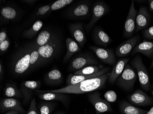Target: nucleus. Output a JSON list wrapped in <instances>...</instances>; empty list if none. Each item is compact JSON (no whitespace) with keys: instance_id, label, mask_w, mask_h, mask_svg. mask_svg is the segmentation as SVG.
Returning <instances> with one entry per match:
<instances>
[{"instance_id":"obj_34","label":"nucleus","mask_w":153,"mask_h":114,"mask_svg":"<svg viewBox=\"0 0 153 114\" xmlns=\"http://www.w3.org/2000/svg\"><path fill=\"white\" fill-rule=\"evenodd\" d=\"M104 97L107 101L113 103L117 101V95L115 91L110 90L107 91L105 93Z\"/></svg>"},{"instance_id":"obj_8","label":"nucleus","mask_w":153,"mask_h":114,"mask_svg":"<svg viewBox=\"0 0 153 114\" xmlns=\"http://www.w3.org/2000/svg\"><path fill=\"white\" fill-rule=\"evenodd\" d=\"M109 10L107 4L103 1H97L95 3L92 9L91 18L86 26V29L89 30L100 19L108 13Z\"/></svg>"},{"instance_id":"obj_13","label":"nucleus","mask_w":153,"mask_h":114,"mask_svg":"<svg viewBox=\"0 0 153 114\" xmlns=\"http://www.w3.org/2000/svg\"><path fill=\"white\" fill-rule=\"evenodd\" d=\"M140 40V36L136 35L128 40L124 41L116 48L115 54L120 58L127 56L134 49Z\"/></svg>"},{"instance_id":"obj_26","label":"nucleus","mask_w":153,"mask_h":114,"mask_svg":"<svg viewBox=\"0 0 153 114\" xmlns=\"http://www.w3.org/2000/svg\"><path fill=\"white\" fill-rule=\"evenodd\" d=\"M4 96L10 98H23V95L20 90L18 89L16 85L13 84L6 85L4 89Z\"/></svg>"},{"instance_id":"obj_1","label":"nucleus","mask_w":153,"mask_h":114,"mask_svg":"<svg viewBox=\"0 0 153 114\" xmlns=\"http://www.w3.org/2000/svg\"><path fill=\"white\" fill-rule=\"evenodd\" d=\"M110 74V72L98 77L80 82L76 85H69L64 88L51 90H36L35 92L37 94L45 92L58 93L67 94H85L103 88L108 79Z\"/></svg>"},{"instance_id":"obj_24","label":"nucleus","mask_w":153,"mask_h":114,"mask_svg":"<svg viewBox=\"0 0 153 114\" xmlns=\"http://www.w3.org/2000/svg\"><path fill=\"white\" fill-rule=\"evenodd\" d=\"M66 45L67 49V54L63 59L65 61L69 60L74 54L79 52L81 50L78 43L70 38L66 39Z\"/></svg>"},{"instance_id":"obj_2","label":"nucleus","mask_w":153,"mask_h":114,"mask_svg":"<svg viewBox=\"0 0 153 114\" xmlns=\"http://www.w3.org/2000/svg\"><path fill=\"white\" fill-rule=\"evenodd\" d=\"M131 64L136 69L141 87L143 90L146 91L152 90V86L150 84L149 75L146 68L143 64L141 56L140 55H136L131 60Z\"/></svg>"},{"instance_id":"obj_35","label":"nucleus","mask_w":153,"mask_h":114,"mask_svg":"<svg viewBox=\"0 0 153 114\" xmlns=\"http://www.w3.org/2000/svg\"><path fill=\"white\" fill-rule=\"evenodd\" d=\"M26 114H40L37 108L36 102L34 98L31 99L29 110Z\"/></svg>"},{"instance_id":"obj_10","label":"nucleus","mask_w":153,"mask_h":114,"mask_svg":"<svg viewBox=\"0 0 153 114\" xmlns=\"http://www.w3.org/2000/svg\"><path fill=\"white\" fill-rule=\"evenodd\" d=\"M40 82L34 80H27L22 82L20 91L23 95V103L27 104L32 99L33 92L40 87Z\"/></svg>"},{"instance_id":"obj_27","label":"nucleus","mask_w":153,"mask_h":114,"mask_svg":"<svg viewBox=\"0 0 153 114\" xmlns=\"http://www.w3.org/2000/svg\"><path fill=\"white\" fill-rule=\"evenodd\" d=\"M1 18L6 21L15 19L18 15V11L13 7L7 6L2 7L1 10Z\"/></svg>"},{"instance_id":"obj_33","label":"nucleus","mask_w":153,"mask_h":114,"mask_svg":"<svg viewBox=\"0 0 153 114\" xmlns=\"http://www.w3.org/2000/svg\"><path fill=\"white\" fill-rule=\"evenodd\" d=\"M74 1L73 0H58L55 1L51 6V11L60 10L66 6L69 5Z\"/></svg>"},{"instance_id":"obj_36","label":"nucleus","mask_w":153,"mask_h":114,"mask_svg":"<svg viewBox=\"0 0 153 114\" xmlns=\"http://www.w3.org/2000/svg\"><path fill=\"white\" fill-rule=\"evenodd\" d=\"M51 11V6L49 5H45L42 7H40L38 9L36 16L38 17H40L45 15L48 12Z\"/></svg>"},{"instance_id":"obj_32","label":"nucleus","mask_w":153,"mask_h":114,"mask_svg":"<svg viewBox=\"0 0 153 114\" xmlns=\"http://www.w3.org/2000/svg\"><path fill=\"white\" fill-rule=\"evenodd\" d=\"M39 114H51L54 109V105L51 102H43L39 106Z\"/></svg>"},{"instance_id":"obj_14","label":"nucleus","mask_w":153,"mask_h":114,"mask_svg":"<svg viewBox=\"0 0 153 114\" xmlns=\"http://www.w3.org/2000/svg\"><path fill=\"white\" fill-rule=\"evenodd\" d=\"M98 64L99 62L91 56L83 55L76 57L72 61L70 68L77 71L88 66L95 65Z\"/></svg>"},{"instance_id":"obj_15","label":"nucleus","mask_w":153,"mask_h":114,"mask_svg":"<svg viewBox=\"0 0 153 114\" xmlns=\"http://www.w3.org/2000/svg\"><path fill=\"white\" fill-rule=\"evenodd\" d=\"M0 109L1 112L16 110L21 114H25V110L23 108L20 101L15 98H7L1 99L0 102Z\"/></svg>"},{"instance_id":"obj_37","label":"nucleus","mask_w":153,"mask_h":114,"mask_svg":"<svg viewBox=\"0 0 153 114\" xmlns=\"http://www.w3.org/2000/svg\"><path fill=\"white\" fill-rule=\"evenodd\" d=\"M143 35L145 39L147 40L153 39V26L144 30Z\"/></svg>"},{"instance_id":"obj_21","label":"nucleus","mask_w":153,"mask_h":114,"mask_svg":"<svg viewBox=\"0 0 153 114\" xmlns=\"http://www.w3.org/2000/svg\"><path fill=\"white\" fill-rule=\"evenodd\" d=\"M137 53H141L149 58H151L153 55V42L143 40L133 49L132 54Z\"/></svg>"},{"instance_id":"obj_12","label":"nucleus","mask_w":153,"mask_h":114,"mask_svg":"<svg viewBox=\"0 0 153 114\" xmlns=\"http://www.w3.org/2000/svg\"><path fill=\"white\" fill-rule=\"evenodd\" d=\"M128 100L131 104L137 106H148L153 104V97L139 89L130 95Z\"/></svg>"},{"instance_id":"obj_20","label":"nucleus","mask_w":153,"mask_h":114,"mask_svg":"<svg viewBox=\"0 0 153 114\" xmlns=\"http://www.w3.org/2000/svg\"><path fill=\"white\" fill-rule=\"evenodd\" d=\"M93 38L97 45L102 47H107L112 41L109 35L102 29L99 27H96L94 30Z\"/></svg>"},{"instance_id":"obj_22","label":"nucleus","mask_w":153,"mask_h":114,"mask_svg":"<svg viewBox=\"0 0 153 114\" xmlns=\"http://www.w3.org/2000/svg\"><path fill=\"white\" fill-rule=\"evenodd\" d=\"M38 97L45 101H58L64 104L67 103L68 97L67 94L58 93L45 92L38 93Z\"/></svg>"},{"instance_id":"obj_5","label":"nucleus","mask_w":153,"mask_h":114,"mask_svg":"<svg viewBox=\"0 0 153 114\" xmlns=\"http://www.w3.org/2000/svg\"><path fill=\"white\" fill-rule=\"evenodd\" d=\"M59 46V40L54 34L52 38L47 44L38 47V51L42 60V65L52 58L57 51Z\"/></svg>"},{"instance_id":"obj_42","label":"nucleus","mask_w":153,"mask_h":114,"mask_svg":"<svg viewBox=\"0 0 153 114\" xmlns=\"http://www.w3.org/2000/svg\"><path fill=\"white\" fill-rule=\"evenodd\" d=\"M22 1L27 3V4H30V5H31V4L35 3L36 1Z\"/></svg>"},{"instance_id":"obj_6","label":"nucleus","mask_w":153,"mask_h":114,"mask_svg":"<svg viewBox=\"0 0 153 114\" xmlns=\"http://www.w3.org/2000/svg\"><path fill=\"white\" fill-rule=\"evenodd\" d=\"M137 13L135 7L134 1H132L124 26L123 35L126 38H131L136 31Z\"/></svg>"},{"instance_id":"obj_7","label":"nucleus","mask_w":153,"mask_h":114,"mask_svg":"<svg viewBox=\"0 0 153 114\" xmlns=\"http://www.w3.org/2000/svg\"><path fill=\"white\" fill-rule=\"evenodd\" d=\"M100 94L98 92L89 94L88 96L89 102L93 105L96 110V114L113 111L109 102L100 98Z\"/></svg>"},{"instance_id":"obj_46","label":"nucleus","mask_w":153,"mask_h":114,"mask_svg":"<svg viewBox=\"0 0 153 114\" xmlns=\"http://www.w3.org/2000/svg\"><path fill=\"white\" fill-rule=\"evenodd\" d=\"M55 114H65L64 113H62V112H57V113H55Z\"/></svg>"},{"instance_id":"obj_43","label":"nucleus","mask_w":153,"mask_h":114,"mask_svg":"<svg viewBox=\"0 0 153 114\" xmlns=\"http://www.w3.org/2000/svg\"><path fill=\"white\" fill-rule=\"evenodd\" d=\"M3 67L2 66V64L1 63L0 64V76H1V79H2V75H3Z\"/></svg>"},{"instance_id":"obj_44","label":"nucleus","mask_w":153,"mask_h":114,"mask_svg":"<svg viewBox=\"0 0 153 114\" xmlns=\"http://www.w3.org/2000/svg\"><path fill=\"white\" fill-rule=\"evenodd\" d=\"M153 94V91L152 92ZM146 114H153V105L152 106V108L150 109V110L149 111H148L147 113Z\"/></svg>"},{"instance_id":"obj_28","label":"nucleus","mask_w":153,"mask_h":114,"mask_svg":"<svg viewBox=\"0 0 153 114\" xmlns=\"http://www.w3.org/2000/svg\"><path fill=\"white\" fill-rule=\"evenodd\" d=\"M53 35L54 34H52L51 32L47 30L42 31L39 34L34 46L39 47L45 45L50 41Z\"/></svg>"},{"instance_id":"obj_18","label":"nucleus","mask_w":153,"mask_h":114,"mask_svg":"<svg viewBox=\"0 0 153 114\" xmlns=\"http://www.w3.org/2000/svg\"><path fill=\"white\" fill-rule=\"evenodd\" d=\"M150 18L147 9L145 7H141L137 15L136 32H137L147 27L150 22Z\"/></svg>"},{"instance_id":"obj_11","label":"nucleus","mask_w":153,"mask_h":114,"mask_svg":"<svg viewBox=\"0 0 153 114\" xmlns=\"http://www.w3.org/2000/svg\"><path fill=\"white\" fill-rule=\"evenodd\" d=\"M96 56L104 63L113 65L116 63V58L112 49H104L95 46H90Z\"/></svg>"},{"instance_id":"obj_41","label":"nucleus","mask_w":153,"mask_h":114,"mask_svg":"<svg viewBox=\"0 0 153 114\" xmlns=\"http://www.w3.org/2000/svg\"><path fill=\"white\" fill-rule=\"evenodd\" d=\"M20 113L19 111H16V110H10L7 112L6 114H20Z\"/></svg>"},{"instance_id":"obj_39","label":"nucleus","mask_w":153,"mask_h":114,"mask_svg":"<svg viewBox=\"0 0 153 114\" xmlns=\"http://www.w3.org/2000/svg\"><path fill=\"white\" fill-rule=\"evenodd\" d=\"M7 39H8V38L7 32L4 30L1 31L0 32V43Z\"/></svg>"},{"instance_id":"obj_25","label":"nucleus","mask_w":153,"mask_h":114,"mask_svg":"<svg viewBox=\"0 0 153 114\" xmlns=\"http://www.w3.org/2000/svg\"><path fill=\"white\" fill-rule=\"evenodd\" d=\"M63 79L62 74L60 70L54 69L50 71L45 77V82L48 85H54L59 84Z\"/></svg>"},{"instance_id":"obj_17","label":"nucleus","mask_w":153,"mask_h":114,"mask_svg":"<svg viewBox=\"0 0 153 114\" xmlns=\"http://www.w3.org/2000/svg\"><path fill=\"white\" fill-rule=\"evenodd\" d=\"M69 29L76 42L78 43L80 47H83L87 39L82 24L80 23L71 24L69 25Z\"/></svg>"},{"instance_id":"obj_9","label":"nucleus","mask_w":153,"mask_h":114,"mask_svg":"<svg viewBox=\"0 0 153 114\" xmlns=\"http://www.w3.org/2000/svg\"><path fill=\"white\" fill-rule=\"evenodd\" d=\"M90 12V5L88 1H83L72 7L68 11L69 18L72 19H80L87 17Z\"/></svg>"},{"instance_id":"obj_3","label":"nucleus","mask_w":153,"mask_h":114,"mask_svg":"<svg viewBox=\"0 0 153 114\" xmlns=\"http://www.w3.org/2000/svg\"><path fill=\"white\" fill-rule=\"evenodd\" d=\"M137 77L136 71L127 64L122 74L116 80V84L124 90L129 91L134 89Z\"/></svg>"},{"instance_id":"obj_4","label":"nucleus","mask_w":153,"mask_h":114,"mask_svg":"<svg viewBox=\"0 0 153 114\" xmlns=\"http://www.w3.org/2000/svg\"><path fill=\"white\" fill-rule=\"evenodd\" d=\"M31 48L26 49L20 55L13 63V70L15 74L25 73L30 67V53Z\"/></svg>"},{"instance_id":"obj_16","label":"nucleus","mask_w":153,"mask_h":114,"mask_svg":"<svg viewBox=\"0 0 153 114\" xmlns=\"http://www.w3.org/2000/svg\"><path fill=\"white\" fill-rule=\"evenodd\" d=\"M110 68L105 67L100 70L96 73L90 75H75L74 74H70L68 76L67 79V84L68 86L72 85H76L80 82L88 79H91L92 78L98 77L102 74L110 72Z\"/></svg>"},{"instance_id":"obj_19","label":"nucleus","mask_w":153,"mask_h":114,"mask_svg":"<svg viewBox=\"0 0 153 114\" xmlns=\"http://www.w3.org/2000/svg\"><path fill=\"white\" fill-rule=\"evenodd\" d=\"M130 59H120L118 60L115 65L113 67L112 71L110 72V76L108 78V82L111 84L116 82L118 78L122 74L125 67L128 62Z\"/></svg>"},{"instance_id":"obj_45","label":"nucleus","mask_w":153,"mask_h":114,"mask_svg":"<svg viewBox=\"0 0 153 114\" xmlns=\"http://www.w3.org/2000/svg\"><path fill=\"white\" fill-rule=\"evenodd\" d=\"M150 69H152V68H153V59H152V62H151V65H150Z\"/></svg>"},{"instance_id":"obj_29","label":"nucleus","mask_w":153,"mask_h":114,"mask_svg":"<svg viewBox=\"0 0 153 114\" xmlns=\"http://www.w3.org/2000/svg\"><path fill=\"white\" fill-rule=\"evenodd\" d=\"M42 65V60L38 51V47L33 45L31 47L30 53V69Z\"/></svg>"},{"instance_id":"obj_38","label":"nucleus","mask_w":153,"mask_h":114,"mask_svg":"<svg viewBox=\"0 0 153 114\" xmlns=\"http://www.w3.org/2000/svg\"><path fill=\"white\" fill-rule=\"evenodd\" d=\"M10 41L9 39H6L5 41L0 43V51L1 53H3L7 51L10 46Z\"/></svg>"},{"instance_id":"obj_30","label":"nucleus","mask_w":153,"mask_h":114,"mask_svg":"<svg viewBox=\"0 0 153 114\" xmlns=\"http://www.w3.org/2000/svg\"><path fill=\"white\" fill-rule=\"evenodd\" d=\"M43 25V23L42 22H41V21H37L30 29L24 32L23 33V36L27 38H32L41 29Z\"/></svg>"},{"instance_id":"obj_31","label":"nucleus","mask_w":153,"mask_h":114,"mask_svg":"<svg viewBox=\"0 0 153 114\" xmlns=\"http://www.w3.org/2000/svg\"><path fill=\"white\" fill-rule=\"evenodd\" d=\"M101 66L90 65L83 68L75 72V75H90L96 73L101 69L103 67Z\"/></svg>"},{"instance_id":"obj_40","label":"nucleus","mask_w":153,"mask_h":114,"mask_svg":"<svg viewBox=\"0 0 153 114\" xmlns=\"http://www.w3.org/2000/svg\"><path fill=\"white\" fill-rule=\"evenodd\" d=\"M149 7L150 12H153V0L149 1Z\"/></svg>"},{"instance_id":"obj_23","label":"nucleus","mask_w":153,"mask_h":114,"mask_svg":"<svg viewBox=\"0 0 153 114\" xmlns=\"http://www.w3.org/2000/svg\"><path fill=\"white\" fill-rule=\"evenodd\" d=\"M120 111L123 114H146L148 111L134 106L126 101H123L119 104Z\"/></svg>"}]
</instances>
